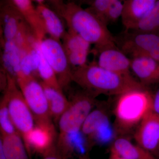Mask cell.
I'll list each match as a JSON object with an SVG mask.
<instances>
[{"label":"cell","mask_w":159,"mask_h":159,"mask_svg":"<svg viewBox=\"0 0 159 159\" xmlns=\"http://www.w3.org/2000/svg\"><path fill=\"white\" fill-rule=\"evenodd\" d=\"M16 6L38 41L45 38L47 34L43 22L36 6L30 0H13Z\"/></svg>","instance_id":"obj_17"},{"label":"cell","mask_w":159,"mask_h":159,"mask_svg":"<svg viewBox=\"0 0 159 159\" xmlns=\"http://www.w3.org/2000/svg\"><path fill=\"white\" fill-rule=\"evenodd\" d=\"M52 9L63 20L67 26L68 31L82 37L94 48L115 43L116 37L113 36L107 26L87 9L73 2L48 1Z\"/></svg>","instance_id":"obj_1"},{"label":"cell","mask_w":159,"mask_h":159,"mask_svg":"<svg viewBox=\"0 0 159 159\" xmlns=\"http://www.w3.org/2000/svg\"><path fill=\"white\" fill-rule=\"evenodd\" d=\"M96 97L81 90L71 96L70 104L58 122V136L71 135L81 132L89 114L97 106Z\"/></svg>","instance_id":"obj_4"},{"label":"cell","mask_w":159,"mask_h":159,"mask_svg":"<svg viewBox=\"0 0 159 159\" xmlns=\"http://www.w3.org/2000/svg\"><path fill=\"white\" fill-rule=\"evenodd\" d=\"M7 75V84L3 97L7 101L11 120L25 143L35 125L33 114L26 103L14 77Z\"/></svg>","instance_id":"obj_5"},{"label":"cell","mask_w":159,"mask_h":159,"mask_svg":"<svg viewBox=\"0 0 159 159\" xmlns=\"http://www.w3.org/2000/svg\"><path fill=\"white\" fill-rule=\"evenodd\" d=\"M152 95L144 87L132 89L117 96L114 108L115 132L124 136L137 128L152 111Z\"/></svg>","instance_id":"obj_3"},{"label":"cell","mask_w":159,"mask_h":159,"mask_svg":"<svg viewBox=\"0 0 159 159\" xmlns=\"http://www.w3.org/2000/svg\"><path fill=\"white\" fill-rule=\"evenodd\" d=\"M72 82L97 97L100 95L118 96L132 89L146 87L133 77L106 70L95 61L72 70Z\"/></svg>","instance_id":"obj_2"},{"label":"cell","mask_w":159,"mask_h":159,"mask_svg":"<svg viewBox=\"0 0 159 159\" xmlns=\"http://www.w3.org/2000/svg\"><path fill=\"white\" fill-rule=\"evenodd\" d=\"M157 0L123 1L122 21L126 31H132L153 8Z\"/></svg>","instance_id":"obj_14"},{"label":"cell","mask_w":159,"mask_h":159,"mask_svg":"<svg viewBox=\"0 0 159 159\" xmlns=\"http://www.w3.org/2000/svg\"><path fill=\"white\" fill-rule=\"evenodd\" d=\"M3 41L13 40L25 20L12 1L3 5L1 9Z\"/></svg>","instance_id":"obj_16"},{"label":"cell","mask_w":159,"mask_h":159,"mask_svg":"<svg viewBox=\"0 0 159 159\" xmlns=\"http://www.w3.org/2000/svg\"><path fill=\"white\" fill-rule=\"evenodd\" d=\"M92 51L97 57V60L95 61L101 67L122 76L132 77L130 73V58L116 43L94 48Z\"/></svg>","instance_id":"obj_9"},{"label":"cell","mask_w":159,"mask_h":159,"mask_svg":"<svg viewBox=\"0 0 159 159\" xmlns=\"http://www.w3.org/2000/svg\"><path fill=\"white\" fill-rule=\"evenodd\" d=\"M96 107L89 114L81 130L90 147L96 143L105 142V136L109 139L107 137L110 122L107 111L101 104H97Z\"/></svg>","instance_id":"obj_10"},{"label":"cell","mask_w":159,"mask_h":159,"mask_svg":"<svg viewBox=\"0 0 159 159\" xmlns=\"http://www.w3.org/2000/svg\"><path fill=\"white\" fill-rule=\"evenodd\" d=\"M79 159H89L88 156H85L80 157Z\"/></svg>","instance_id":"obj_32"},{"label":"cell","mask_w":159,"mask_h":159,"mask_svg":"<svg viewBox=\"0 0 159 159\" xmlns=\"http://www.w3.org/2000/svg\"><path fill=\"white\" fill-rule=\"evenodd\" d=\"M40 51L56 74L61 87L67 88L72 82V69L61 41L45 38L39 41Z\"/></svg>","instance_id":"obj_8"},{"label":"cell","mask_w":159,"mask_h":159,"mask_svg":"<svg viewBox=\"0 0 159 159\" xmlns=\"http://www.w3.org/2000/svg\"><path fill=\"white\" fill-rule=\"evenodd\" d=\"M152 111L159 115V88L152 95Z\"/></svg>","instance_id":"obj_29"},{"label":"cell","mask_w":159,"mask_h":159,"mask_svg":"<svg viewBox=\"0 0 159 159\" xmlns=\"http://www.w3.org/2000/svg\"><path fill=\"white\" fill-rule=\"evenodd\" d=\"M108 159H126L122 157H120L116 154L110 152V156L109 157Z\"/></svg>","instance_id":"obj_30"},{"label":"cell","mask_w":159,"mask_h":159,"mask_svg":"<svg viewBox=\"0 0 159 159\" xmlns=\"http://www.w3.org/2000/svg\"><path fill=\"white\" fill-rule=\"evenodd\" d=\"M2 60L3 70L16 78L20 73L23 54L28 49L22 48L15 42L2 41Z\"/></svg>","instance_id":"obj_19"},{"label":"cell","mask_w":159,"mask_h":159,"mask_svg":"<svg viewBox=\"0 0 159 159\" xmlns=\"http://www.w3.org/2000/svg\"><path fill=\"white\" fill-rule=\"evenodd\" d=\"M0 159H6L2 148L0 146Z\"/></svg>","instance_id":"obj_31"},{"label":"cell","mask_w":159,"mask_h":159,"mask_svg":"<svg viewBox=\"0 0 159 159\" xmlns=\"http://www.w3.org/2000/svg\"><path fill=\"white\" fill-rule=\"evenodd\" d=\"M36 2V7L42 18L47 34L51 38L60 41L66 32L61 18L53 9L45 4L44 1Z\"/></svg>","instance_id":"obj_18"},{"label":"cell","mask_w":159,"mask_h":159,"mask_svg":"<svg viewBox=\"0 0 159 159\" xmlns=\"http://www.w3.org/2000/svg\"><path fill=\"white\" fill-rule=\"evenodd\" d=\"M40 82L45 94L51 118L57 123L61 115L68 107L70 101L65 96L63 91L51 87Z\"/></svg>","instance_id":"obj_21"},{"label":"cell","mask_w":159,"mask_h":159,"mask_svg":"<svg viewBox=\"0 0 159 159\" xmlns=\"http://www.w3.org/2000/svg\"><path fill=\"white\" fill-rule=\"evenodd\" d=\"M136 144L159 159V115L152 111L137 127Z\"/></svg>","instance_id":"obj_11"},{"label":"cell","mask_w":159,"mask_h":159,"mask_svg":"<svg viewBox=\"0 0 159 159\" xmlns=\"http://www.w3.org/2000/svg\"><path fill=\"white\" fill-rule=\"evenodd\" d=\"M62 45L72 70L81 67L88 63L91 44L82 37L66 31L62 38Z\"/></svg>","instance_id":"obj_12"},{"label":"cell","mask_w":159,"mask_h":159,"mask_svg":"<svg viewBox=\"0 0 159 159\" xmlns=\"http://www.w3.org/2000/svg\"><path fill=\"white\" fill-rule=\"evenodd\" d=\"M41 156V159H67L58 150L56 145Z\"/></svg>","instance_id":"obj_28"},{"label":"cell","mask_w":159,"mask_h":159,"mask_svg":"<svg viewBox=\"0 0 159 159\" xmlns=\"http://www.w3.org/2000/svg\"><path fill=\"white\" fill-rule=\"evenodd\" d=\"M119 48L131 57L145 56L159 61V36L140 31H126L119 39L116 37Z\"/></svg>","instance_id":"obj_7"},{"label":"cell","mask_w":159,"mask_h":159,"mask_svg":"<svg viewBox=\"0 0 159 159\" xmlns=\"http://www.w3.org/2000/svg\"><path fill=\"white\" fill-rule=\"evenodd\" d=\"M0 131L1 135H11L17 133L9 114L7 101L2 97L0 103Z\"/></svg>","instance_id":"obj_25"},{"label":"cell","mask_w":159,"mask_h":159,"mask_svg":"<svg viewBox=\"0 0 159 159\" xmlns=\"http://www.w3.org/2000/svg\"><path fill=\"white\" fill-rule=\"evenodd\" d=\"M110 152L126 159H158L139 146L134 144L124 137H117L112 143Z\"/></svg>","instance_id":"obj_20"},{"label":"cell","mask_w":159,"mask_h":159,"mask_svg":"<svg viewBox=\"0 0 159 159\" xmlns=\"http://www.w3.org/2000/svg\"><path fill=\"white\" fill-rule=\"evenodd\" d=\"M38 49L39 60L38 68V74L39 77L41 80V81L51 87L63 91L58 83L56 74L40 51L39 42Z\"/></svg>","instance_id":"obj_24"},{"label":"cell","mask_w":159,"mask_h":159,"mask_svg":"<svg viewBox=\"0 0 159 159\" xmlns=\"http://www.w3.org/2000/svg\"><path fill=\"white\" fill-rule=\"evenodd\" d=\"M56 139L54 125L35 124L26 138L25 144L30 156L32 151L42 155L56 145Z\"/></svg>","instance_id":"obj_13"},{"label":"cell","mask_w":159,"mask_h":159,"mask_svg":"<svg viewBox=\"0 0 159 159\" xmlns=\"http://www.w3.org/2000/svg\"><path fill=\"white\" fill-rule=\"evenodd\" d=\"M111 0H93L89 1V7L87 8L105 25V18L107 11Z\"/></svg>","instance_id":"obj_26"},{"label":"cell","mask_w":159,"mask_h":159,"mask_svg":"<svg viewBox=\"0 0 159 159\" xmlns=\"http://www.w3.org/2000/svg\"><path fill=\"white\" fill-rule=\"evenodd\" d=\"M123 9V2L120 0H111L106 14L105 22L107 25L116 22L121 17Z\"/></svg>","instance_id":"obj_27"},{"label":"cell","mask_w":159,"mask_h":159,"mask_svg":"<svg viewBox=\"0 0 159 159\" xmlns=\"http://www.w3.org/2000/svg\"><path fill=\"white\" fill-rule=\"evenodd\" d=\"M131 71L143 85L159 83V61L145 56L131 57Z\"/></svg>","instance_id":"obj_15"},{"label":"cell","mask_w":159,"mask_h":159,"mask_svg":"<svg viewBox=\"0 0 159 159\" xmlns=\"http://www.w3.org/2000/svg\"><path fill=\"white\" fill-rule=\"evenodd\" d=\"M132 31L156 34L159 36V0L153 8Z\"/></svg>","instance_id":"obj_23"},{"label":"cell","mask_w":159,"mask_h":159,"mask_svg":"<svg viewBox=\"0 0 159 159\" xmlns=\"http://www.w3.org/2000/svg\"><path fill=\"white\" fill-rule=\"evenodd\" d=\"M0 146L6 159H32L18 133L0 137Z\"/></svg>","instance_id":"obj_22"},{"label":"cell","mask_w":159,"mask_h":159,"mask_svg":"<svg viewBox=\"0 0 159 159\" xmlns=\"http://www.w3.org/2000/svg\"><path fill=\"white\" fill-rule=\"evenodd\" d=\"M16 80L26 103L33 114L35 124L54 125L41 82L33 76L20 77Z\"/></svg>","instance_id":"obj_6"}]
</instances>
